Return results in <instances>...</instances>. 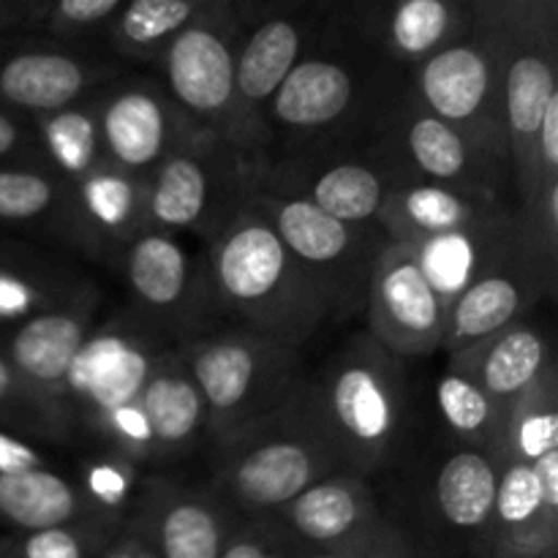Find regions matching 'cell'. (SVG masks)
<instances>
[{"mask_svg": "<svg viewBox=\"0 0 558 558\" xmlns=\"http://www.w3.org/2000/svg\"><path fill=\"white\" fill-rule=\"evenodd\" d=\"M101 558H153L150 550L140 543L136 537H131L125 529H120L118 537L109 543V548L104 550Z\"/></svg>", "mask_w": 558, "mask_h": 558, "instance_id": "obj_46", "label": "cell"}, {"mask_svg": "<svg viewBox=\"0 0 558 558\" xmlns=\"http://www.w3.org/2000/svg\"><path fill=\"white\" fill-rule=\"evenodd\" d=\"M167 349H172L167 332L136 314H120L93 327L65 381L71 436L90 434L109 414L140 401Z\"/></svg>", "mask_w": 558, "mask_h": 558, "instance_id": "obj_10", "label": "cell"}, {"mask_svg": "<svg viewBox=\"0 0 558 558\" xmlns=\"http://www.w3.org/2000/svg\"><path fill=\"white\" fill-rule=\"evenodd\" d=\"M178 349L205 403L207 436L216 447L276 414L305 385L300 349L243 330L196 332Z\"/></svg>", "mask_w": 558, "mask_h": 558, "instance_id": "obj_4", "label": "cell"}, {"mask_svg": "<svg viewBox=\"0 0 558 558\" xmlns=\"http://www.w3.org/2000/svg\"><path fill=\"white\" fill-rule=\"evenodd\" d=\"M537 161L545 180L558 178V93L545 107L537 131Z\"/></svg>", "mask_w": 558, "mask_h": 558, "instance_id": "obj_44", "label": "cell"}, {"mask_svg": "<svg viewBox=\"0 0 558 558\" xmlns=\"http://www.w3.org/2000/svg\"><path fill=\"white\" fill-rule=\"evenodd\" d=\"M120 65L90 58L74 44L0 36V109L44 118L69 109L118 80Z\"/></svg>", "mask_w": 558, "mask_h": 558, "instance_id": "obj_15", "label": "cell"}, {"mask_svg": "<svg viewBox=\"0 0 558 558\" xmlns=\"http://www.w3.org/2000/svg\"><path fill=\"white\" fill-rule=\"evenodd\" d=\"M31 469H47V456L27 445L22 436L0 430V472H31Z\"/></svg>", "mask_w": 558, "mask_h": 558, "instance_id": "obj_43", "label": "cell"}, {"mask_svg": "<svg viewBox=\"0 0 558 558\" xmlns=\"http://www.w3.org/2000/svg\"><path fill=\"white\" fill-rule=\"evenodd\" d=\"M292 558H352L347 554H341V550H327V548H298L294 545V554Z\"/></svg>", "mask_w": 558, "mask_h": 558, "instance_id": "obj_47", "label": "cell"}, {"mask_svg": "<svg viewBox=\"0 0 558 558\" xmlns=\"http://www.w3.org/2000/svg\"><path fill=\"white\" fill-rule=\"evenodd\" d=\"M205 281L207 308L232 319V330L303 349L330 322L325 300L248 196L207 243Z\"/></svg>", "mask_w": 558, "mask_h": 558, "instance_id": "obj_1", "label": "cell"}, {"mask_svg": "<svg viewBox=\"0 0 558 558\" xmlns=\"http://www.w3.org/2000/svg\"><path fill=\"white\" fill-rule=\"evenodd\" d=\"M107 518L93 510L82 490L52 469L0 472V526L11 532L63 526V523Z\"/></svg>", "mask_w": 558, "mask_h": 558, "instance_id": "obj_31", "label": "cell"}, {"mask_svg": "<svg viewBox=\"0 0 558 558\" xmlns=\"http://www.w3.org/2000/svg\"><path fill=\"white\" fill-rule=\"evenodd\" d=\"M140 483L142 480L136 463L104 450L101 456H93L82 463L76 488L82 490V496L90 501L98 515L123 521Z\"/></svg>", "mask_w": 558, "mask_h": 558, "instance_id": "obj_39", "label": "cell"}, {"mask_svg": "<svg viewBox=\"0 0 558 558\" xmlns=\"http://www.w3.org/2000/svg\"><path fill=\"white\" fill-rule=\"evenodd\" d=\"M123 529L118 518H85L63 526L0 537V558H101Z\"/></svg>", "mask_w": 558, "mask_h": 558, "instance_id": "obj_37", "label": "cell"}, {"mask_svg": "<svg viewBox=\"0 0 558 558\" xmlns=\"http://www.w3.org/2000/svg\"><path fill=\"white\" fill-rule=\"evenodd\" d=\"M292 554L294 543L267 515L234 523L218 558H292Z\"/></svg>", "mask_w": 558, "mask_h": 558, "instance_id": "obj_41", "label": "cell"}, {"mask_svg": "<svg viewBox=\"0 0 558 558\" xmlns=\"http://www.w3.org/2000/svg\"><path fill=\"white\" fill-rule=\"evenodd\" d=\"M401 180L379 150L289 153L254 174V183L300 196L352 227H379L387 196Z\"/></svg>", "mask_w": 558, "mask_h": 558, "instance_id": "obj_13", "label": "cell"}, {"mask_svg": "<svg viewBox=\"0 0 558 558\" xmlns=\"http://www.w3.org/2000/svg\"><path fill=\"white\" fill-rule=\"evenodd\" d=\"M98 303V289L82 283L65 303L31 316L0 336V354L52 420L60 439H74L65 417V381L82 343L96 327Z\"/></svg>", "mask_w": 558, "mask_h": 558, "instance_id": "obj_14", "label": "cell"}, {"mask_svg": "<svg viewBox=\"0 0 558 558\" xmlns=\"http://www.w3.org/2000/svg\"><path fill=\"white\" fill-rule=\"evenodd\" d=\"M0 11H3V0H0Z\"/></svg>", "mask_w": 558, "mask_h": 558, "instance_id": "obj_49", "label": "cell"}, {"mask_svg": "<svg viewBox=\"0 0 558 558\" xmlns=\"http://www.w3.org/2000/svg\"><path fill=\"white\" fill-rule=\"evenodd\" d=\"M308 390L343 472L365 477L390 461L407 420L401 360L357 336L327 363L322 379H308Z\"/></svg>", "mask_w": 558, "mask_h": 558, "instance_id": "obj_3", "label": "cell"}, {"mask_svg": "<svg viewBox=\"0 0 558 558\" xmlns=\"http://www.w3.org/2000/svg\"><path fill=\"white\" fill-rule=\"evenodd\" d=\"M472 27L450 47L420 63L409 90L430 114L472 136L510 167L501 104L505 31L494 0L472 3Z\"/></svg>", "mask_w": 558, "mask_h": 558, "instance_id": "obj_7", "label": "cell"}, {"mask_svg": "<svg viewBox=\"0 0 558 558\" xmlns=\"http://www.w3.org/2000/svg\"><path fill=\"white\" fill-rule=\"evenodd\" d=\"M368 338L392 357H425L441 349L447 308L407 243L387 240L365 300Z\"/></svg>", "mask_w": 558, "mask_h": 558, "instance_id": "obj_16", "label": "cell"}, {"mask_svg": "<svg viewBox=\"0 0 558 558\" xmlns=\"http://www.w3.org/2000/svg\"><path fill=\"white\" fill-rule=\"evenodd\" d=\"M363 558H423L420 550L414 548L412 539L401 532L398 526L385 521V526L379 529V534L374 537V543L368 545Z\"/></svg>", "mask_w": 558, "mask_h": 558, "instance_id": "obj_45", "label": "cell"}, {"mask_svg": "<svg viewBox=\"0 0 558 558\" xmlns=\"http://www.w3.org/2000/svg\"><path fill=\"white\" fill-rule=\"evenodd\" d=\"M556 267L529 243V238L507 259L480 281H474L456 303L447 308L441 349L447 354H461L480 347L505 327L526 319L529 311L554 289Z\"/></svg>", "mask_w": 558, "mask_h": 558, "instance_id": "obj_20", "label": "cell"}, {"mask_svg": "<svg viewBox=\"0 0 558 558\" xmlns=\"http://www.w3.org/2000/svg\"><path fill=\"white\" fill-rule=\"evenodd\" d=\"M82 283L33 262L0 265V336L41 311L65 303Z\"/></svg>", "mask_w": 558, "mask_h": 558, "instance_id": "obj_38", "label": "cell"}, {"mask_svg": "<svg viewBox=\"0 0 558 558\" xmlns=\"http://www.w3.org/2000/svg\"><path fill=\"white\" fill-rule=\"evenodd\" d=\"M472 20L474 9L466 0H401L371 5L360 27L396 63L417 69L458 41L472 27Z\"/></svg>", "mask_w": 558, "mask_h": 558, "instance_id": "obj_26", "label": "cell"}, {"mask_svg": "<svg viewBox=\"0 0 558 558\" xmlns=\"http://www.w3.org/2000/svg\"><path fill=\"white\" fill-rule=\"evenodd\" d=\"M371 82L352 58L308 49L267 107V134L314 147L363 112Z\"/></svg>", "mask_w": 558, "mask_h": 558, "instance_id": "obj_19", "label": "cell"}, {"mask_svg": "<svg viewBox=\"0 0 558 558\" xmlns=\"http://www.w3.org/2000/svg\"><path fill=\"white\" fill-rule=\"evenodd\" d=\"M254 172L223 140L194 129L147 180L145 229L194 232L205 243L232 218Z\"/></svg>", "mask_w": 558, "mask_h": 558, "instance_id": "obj_9", "label": "cell"}, {"mask_svg": "<svg viewBox=\"0 0 558 558\" xmlns=\"http://www.w3.org/2000/svg\"><path fill=\"white\" fill-rule=\"evenodd\" d=\"M376 123L381 136L376 150L403 180L450 185L505 199L501 189L510 180L507 161L430 114L412 90L401 93L387 109H379Z\"/></svg>", "mask_w": 558, "mask_h": 558, "instance_id": "obj_11", "label": "cell"}, {"mask_svg": "<svg viewBox=\"0 0 558 558\" xmlns=\"http://www.w3.org/2000/svg\"><path fill=\"white\" fill-rule=\"evenodd\" d=\"M477 554L480 558L558 556V452H548L532 466H499L496 501Z\"/></svg>", "mask_w": 558, "mask_h": 558, "instance_id": "obj_22", "label": "cell"}, {"mask_svg": "<svg viewBox=\"0 0 558 558\" xmlns=\"http://www.w3.org/2000/svg\"><path fill=\"white\" fill-rule=\"evenodd\" d=\"M65 189L60 234L96 259L118 262L125 245L145 229L147 180L104 161Z\"/></svg>", "mask_w": 558, "mask_h": 558, "instance_id": "obj_24", "label": "cell"}, {"mask_svg": "<svg viewBox=\"0 0 558 558\" xmlns=\"http://www.w3.org/2000/svg\"><path fill=\"white\" fill-rule=\"evenodd\" d=\"M436 407L447 430L469 450H480L496 461L507 409L496 403L474 376L447 363L436 385Z\"/></svg>", "mask_w": 558, "mask_h": 558, "instance_id": "obj_35", "label": "cell"}, {"mask_svg": "<svg viewBox=\"0 0 558 558\" xmlns=\"http://www.w3.org/2000/svg\"><path fill=\"white\" fill-rule=\"evenodd\" d=\"M63 180L41 161L0 163V223L11 227H44L60 232L65 210Z\"/></svg>", "mask_w": 558, "mask_h": 558, "instance_id": "obj_36", "label": "cell"}, {"mask_svg": "<svg viewBox=\"0 0 558 558\" xmlns=\"http://www.w3.org/2000/svg\"><path fill=\"white\" fill-rule=\"evenodd\" d=\"M494 9L505 31L501 104L515 213H529L545 185L558 180H545L537 161L539 120L558 93V3L494 0Z\"/></svg>", "mask_w": 558, "mask_h": 558, "instance_id": "obj_5", "label": "cell"}, {"mask_svg": "<svg viewBox=\"0 0 558 558\" xmlns=\"http://www.w3.org/2000/svg\"><path fill=\"white\" fill-rule=\"evenodd\" d=\"M343 472L341 458L314 409L308 379L259 425L218 447L207 494L229 512L267 518L330 474Z\"/></svg>", "mask_w": 558, "mask_h": 558, "instance_id": "obj_2", "label": "cell"}, {"mask_svg": "<svg viewBox=\"0 0 558 558\" xmlns=\"http://www.w3.org/2000/svg\"><path fill=\"white\" fill-rule=\"evenodd\" d=\"M14 262H27L25 251L0 240V265H14Z\"/></svg>", "mask_w": 558, "mask_h": 558, "instance_id": "obj_48", "label": "cell"}, {"mask_svg": "<svg viewBox=\"0 0 558 558\" xmlns=\"http://www.w3.org/2000/svg\"><path fill=\"white\" fill-rule=\"evenodd\" d=\"M140 407L150 430L153 463L180 461L202 430L207 434L205 403L178 347L161 354L142 390Z\"/></svg>", "mask_w": 558, "mask_h": 558, "instance_id": "obj_28", "label": "cell"}, {"mask_svg": "<svg viewBox=\"0 0 558 558\" xmlns=\"http://www.w3.org/2000/svg\"><path fill=\"white\" fill-rule=\"evenodd\" d=\"M234 521L207 490L163 477L142 480L123 529L153 558H218Z\"/></svg>", "mask_w": 558, "mask_h": 558, "instance_id": "obj_21", "label": "cell"}, {"mask_svg": "<svg viewBox=\"0 0 558 558\" xmlns=\"http://www.w3.org/2000/svg\"><path fill=\"white\" fill-rule=\"evenodd\" d=\"M499 485V463L480 450L452 452L434 477V512L447 532L472 539L480 548Z\"/></svg>", "mask_w": 558, "mask_h": 558, "instance_id": "obj_30", "label": "cell"}, {"mask_svg": "<svg viewBox=\"0 0 558 558\" xmlns=\"http://www.w3.org/2000/svg\"><path fill=\"white\" fill-rule=\"evenodd\" d=\"M526 240L515 210L485 223L456 229V232L430 234V238L398 240L414 251L420 270L428 278L436 298L450 308L474 281L494 270Z\"/></svg>", "mask_w": 558, "mask_h": 558, "instance_id": "obj_25", "label": "cell"}, {"mask_svg": "<svg viewBox=\"0 0 558 558\" xmlns=\"http://www.w3.org/2000/svg\"><path fill=\"white\" fill-rule=\"evenodd\" d=\"M243 20L240 3L202 0L199 14L172 38L156 65L163 74V90L189 123L227 142L245 161L234 98V54Z\"/></svg>", "mask_w": 558, "mask_h": 558, "instance_id": "obj_8", "label": "cell"}, {"mask_svg": "<svg viewBox=\"0 0 558 558\" xmlns=\"http://www.w3.org/2000/svg\"><path fill=\"white\" fill-rule=\"evenodd\" d=\"M550 363H556V352L548 332L529 319L515 322L480 347L450 357V365L474 376L477 385L505 409L523 396Z\"/></svg>", "mask_w": 558, "mask_h": 558, "instance_id": "obj_29", "label": "cell"}, {"mask_svg": "<svg viewBox=\"0 0 558 558\" xmlns=\"http://www.w3.org/2000/svg\"><path fill=\"white\" fill-rule=\"evenodd\" d=\"M515 210L499 196L474 194L450 185L401 180L387 196L379 216V227L390 240L430 238V234L456 232V229L485 223Z\"/></svg>", "mask_w": 558, "mask_h": 558, "instance_id": "obj_27", "label": "cell"}, {"mask_svg": "<svg viewBox=\"0 0 558 558\" xmlns=\"http://www.w3.org/2000/svg\"><path fill=\"white\" fill-rule=\"evenodd\" d=\"M20 161H41L36 145V125H33V118L0 109V163Z\"/></svg>", "mask_w": 558, "mask_h": 558, "instance_id": "obj_42", "label": "cell"}, {"mask_svg": "<svg viewBox=\"0 0 558 558\" xmlns=\"http://www.w3.org/2000/svg\"><path fill=\"white\" fill-rule=\"evenodd\" d=\"M558 452V360L507 407L496 463H537Z\"/></svg>", "mask_w": 558, "mask_h": 558, "instance_id": "obj_33", "label": "cell"}, {"mask_svg": "<svg viewBox=\"0 0 558 558\" xmlns=\"http://www.w3.org/2000/svg\"><path fill=\"white\" fill-rule=\"evenodd\" d=\"M96 93L74 107L33 120L38 156L65 185L76 183L107 161L98 131Z\"/></svg>", "mask_w": 558, "mask_h": 558, "instance_id": "obj_32", "label": "cell"}, {"mask_svg": "<svg viewBox=\"0 0 558 558\" xmlns=\"http://www.w3.org/2000/svg\"><path fill=\"white\" fill-rule=\"evenodd\" d=\"M270 518L298 548L341 550L352 558H363L385 526L368 483L352 472L319 480Z\"/></svg>", "mask_w": 558, "mask_h": 558, "instance_id": "obj_23", "label": "cell"}, {"mask_svg": "<svg viewBox=\"0 0 558 558\" xmlns=\"http://www.w3.org/2000/svg\"><path fill=\"white\" fill-rule=\"evenodd\" d=\"M199 9L202 0H131L109 22V47L125 60L156 65Z\"/></svg>", "mask_w": 558, "mask_h": 558, "instance_id": "obj_34", "label": "cell"}, {"mask_svg": "<svg viewBox=\"0 0 558 558\" xmlns=\"http://www.w3.org/2000/svg\"><path fill=\"white\" fill-rule=\"evenodd\" d=\"M134 314L161 332L202 327L207 311L205 259L180 240V234L142 229L118 256Z\"/></svg>", "mask_w": 558, "mask_h": 558, "instance_id": "obj_17", "label": "cell"}, {"mask_svg": "<svg viewBox=\"0 0 558 558\" xmlns=\"http://www.w3.org/2000/svg\"><path fill=\"white\" fill-rule=\"evenodd\" d=\"M311 5H272L256 25L243 20V33L234 54V98H238L240 147L254 169H262L267 134V107L289 71L311 49L316 31Z\"/></svg>", "mask_w": 558, "mask_h": 558, "instance_id": "obj_12", "label": "cell"}, {"mask_svg": "<svg viewBox=\"0 0 558 558\" xmlns=\"http://www.w3.org/2000/svg\"><path fill=\"white\" fill-rule=\"evenodd\" d=\"M96 107L104 156L140 180H150L163 158L196 129L156 82H107L98 87Z\"/></svg>", "mask_w": 558, "mask_h": 558, "instance_id": "obj_18", "label": "cell"}, {"mask_svg": "<svg viewBox=\"0 0 558 558\" xmlns=\"http://www.w3.org/2000/svg\"><path fill=\"white\" fill-rule=\"evenodd\" d=\"M248 202L270 221L281 243L325 300L332 322L365 311L376 256L390 238L381 227H352L311 202L251 180Z\"/></svg>", "mask_w": 558, "mask_h": 558, "instance_id": "obj_6", "label": "cell"}, {"mask_svg": "<svg viewBox=\"0 0 558 558\" xmlns=\"http://www.w3.org/2000/svg\"><path fill=\"white\" fill-rule=\"evenodd\" d=\"M0 430H9L16 436L31 434L41 436V439H60L52 420L33 401V396L25 390V385L3 354H0Z\"/></svg>", "mask_w": 558, "mask_h": 558, "instance_id": "obj_40", "label": "cell"}]
</instances>
